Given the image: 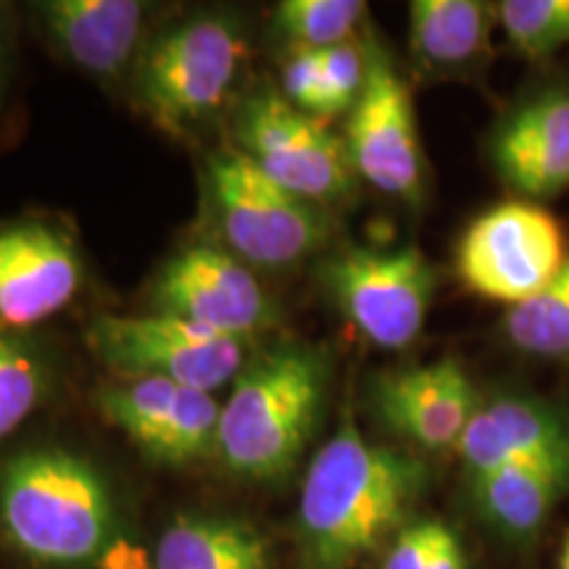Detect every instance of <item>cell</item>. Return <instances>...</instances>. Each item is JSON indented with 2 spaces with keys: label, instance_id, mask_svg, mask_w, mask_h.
<instances>
[{
  "label": "cell",
  "instance_id": "obj_1",
  "mask_svg": "<svg viewBox=\"0 0 569 569\" xmlns=\"http://www.w3.org/2000/svg\"><path fill=\"white\" fill-rule=\"evenodd\" d=\"M427 467L369 443L351 417L319 448L298 503L301 569H348L377 549L417 503Z\"/></svg>",
  "mask_w": 569,
  "mask_h": 569
},
{
  "label": "cell",
  "instance_id": "obj_2",
  "mask_svg": "<svg viewBox=\"0 0 569 569\" xmlns=\"http://www.w3.org/2000/svg\"><path fill=\"white\" fill-rule=\"evenodd\" d=\"M327 377V356L296 340L248 361L219 417L222 465L253 482L293 472L322 417Z\"/></svg>",
  "mask_w": 569,
  "mask_h": 569
},
{
  "label": "cell",
  "instance_id": "obj_3",
  "mask_svg": "<svg viewBox=\"0 0 569 569\" xmlns=\"http://www.w3.org/2000/svg\"><path fill=\"white\" fill-rule=\"evenodd\" d=\"M0 528L42 565H88L113 540L109 486L74 453L24 451L0 469Z\"/></svg>",
  "mask_w": 569,
  "mask_h": 569
},
{
  "label": "cell",
  "instance_id": "obj_4",
  "mask_svg": "<svg viewBox=\"0 0 569 569\" xmlns=\"http://www.w3.org/2000/svg\"><path fill=\"white\" fill-rule=\"evenodd\" d=\"M206 196L232 256L253 267H290L327 240L325 211L269 180L238 148L209 156Z\"/></svg>",
  "mask_w": 569,
  "mask_h": 569
},
{
  "label": "cell",
  "instance_id": "obj_5",
  "mask_svg": "<svg viewBox=\"0 0 569 569\" xmlns=\"http://www.w3.org/2000/svg\"><path fill=\"white\" fill-rule=\"evenodd\" d=\"M246 42L227 17H196L156 38L134 67V96L161 127L198 122L230 92Z\"/></svg>",
  "mask_w": 569,
  "mask_h": 569
},
{
  "label": "cell",
  "instance_id": "obj_6",
  "mask_svg": "<svg viewBox=\"0 0 569 569\" xmlns=\"http://www.w3.org/2000/svg\"><path fill=\"white\" fill-rule=\"evenodd\" d=\"M88 346L119 380L159 377L213 393L240 375L248 338L222 336L167 315H103L92 319Z\"/></svg>",
  "mask_w": 569,
  "mask_h": 569
},
{
  "label": "cell",
  "instance_id": "obj_7",
  "mask_svg": "<svg viewBox=\"0 0 569 569\" xmlns=\"http://www.w3.org/2000/svg\"><path fill=\"white\" fill-rule=\"evenodd\" d=\"M234 138L259 172L303 201H336L353 188L356 169L346 140L280 92L261 90L248 98L234 113Z\"/></svg>",
  "mask_w": 569,
  "mask_h": 569
},
{
  "label": "cell",
  "instance_id": "obj_8",
  "mask_svg": "<svg viewBox=\"0 0 569 569\" xmlns=\"http://www.w3.org/2000/svg\"><path fill=\"white\" fill-rule=\"evenodd\" d=\"M565 232L543 206L509 201L480 213L461 234L457 269L472 293L515 306L530 301L567 264Z\"/></svg>",
  "mask_w": 569,
  "mask_h": 569
},
{
  "label": "cell",
  "instance_id": "obj_9",
  "mask_svg": "<svg viewBox=\"0 0 569 569\" xmlns=\"http://www.w3.org/2000/svg\"><path fill=\"white\" fill-rule=\"evenodd\" d=\"M322 280L348 322L388 351L415 343L436 293L430 261L415 246L388 253L351 248L327 261Z\"/></svg>",
  "mask_w": 569,
  "mask_h": 569
},
{
  "label": "cell",
  "instance_id": "obj_10",
  "mask_svg": "<svg viewBox=\"0 0 569 569\" xmlns=\"http://www.w3.org/2000/svg\"><path fill=\"white\" fill-rule=\"evenodd\" d=\"M365 51L367 80L346 127L353 169L380 193L419 203L425 193V156L411 92L386 48L367 42Z\"/></svg>",
  "mask_w": 569,
  "mask_h": 569
},
{
  "label": "cell",
  "instance_id": "obj_11",
  "mask_svg": "<svg viewBox=\"0 0 569 569\" xmlns=\"http://www.w3.org/2000/svg\"><path fill=\"white\" fill-rule=\"evenodd\" d=\"M98 409L156 465L188 467L217 451L222 407L206 390L134 377L98 390Z\"/></svg>",
  "mask_w": 569,
  "mask_h": 569
},
{
  "label": "cell",
  "instance_id": "obj_12",
  "mask_svg": "<svg viewBox=\"0 0 569 569\" xmlns=\"http://www.w3.org/2000/svg\"><path fill=\"white\" fill-rule=\"evenodd\" d=\"M156 315L184 319L222 336L251 338L274 322L277 309L238 256L213 246L177 253L153 282Z\"/></svg>",
  "mask_w": 569,
  "mask_h": 569
},
{
  "label": "cell",
  "instance_id": "obj_13",
  "mask_svg": "<svg viewBox=\"0 0 569 569\" xmlns=\"http://www.w3.org/2000/svg\"><path fill=\"white\" fill-rule=\"evenodd\" d=\"M80 284V256L59 227L38 219L0 224V330L59 315Z\"/></svg>",
  "mask_w": 569,
  "mask_h": 569
},
{
  "label": "cell",
  "instance_id": "obj_14",
  "mask_svg": "<svg viewBox=\"0 0 569 569\" xmlns=\"http://www.w3.org/2000/svg\"><path fill=\"white\" fill-rule=\"evenodd\" d=\"M375 407L396 436L440 451L457 448L480 409L478 390L453 359L386 375L375 386Z\"/></svg>",
  "mask_w": 569,
  "mask_h": 569
},
{
  "label": "cell",
  "instance_id": "obj_15",
  "mask_svg": "<svg viewBox=\"0 0 569 569\" xmlns=\"http://www.w3.org/2000/svg\"><path fill=\"white\" fill-rule=\"evenodd\" d=\"M457 453L469 482L511 465L569 457V417L538 398H496L469 419Z\"/></svg>",
  "mask_w": 569,
  "mask_h": 569
},
{
  "label": "cell",
  "instance_id": "obj_16",
  "mask_svg": "<svg viewBox=\"0 0 569 569\" xmlns=\"http://www.w3.org/2000/svg\"><path fill=\"white\" fill-rule=\"evenodd\" d=\"M490 159L522 198H551L569 188V92H543L496 127Z\"/></svg>",
  "mask_w": 569,
  "mask_h": 569
},
{
  "label": "cell",
  "instance_id": "obj_17",
  "mask_svg": "<svg viewBox=\"0 0 569 569\" xmlns=\"http://www.w3.org/2000/svg\"><path fill=\"white\" fill-rule=\"evenodd\" d=\"M38 11L56 48L92 77H119L130 67L148 13L134 0H51Z\"/></svg>",
  "mask_w": 569,
  "mask_h": 569
},
{
  "label": "cell",
  "instance_id": "obj_18",
  "mask_svg": "<svg viewBox=\"0 0 569 569\" xmlns=\"http://www.w3.org/2000/svg\"><path fill=\"white\" fill-rule=\"evenodd\" d=\"M480 515L503 536L528 538L569 490V457L511 465L469 482Z\"/></svg>",
  "mask_w": 569,
  "mask_h": 569
},
{
  "label": "cell",
  "instance_id": "obj_19",
  "mask_svg": "<svg viewBox=\"0 0 569 569\" xmlns=\"http://www.w3.org/2000/svg\"><path fill=\"white\" fill-rule=\"evenodd\" d=\"M156 569H269V543L243 519L180 515L159 538Z\"/></svg>",
  "mask_w": 569,
  "mask_h": 569
},
{
  "label": "cell",
  "instance_id": "obj_20",
  "mask_svg": "<svg viewBox=\"0 0 569 569\" xmlns=\"http://www.w3.org/2000/svg\"><path fill=\"white\" fill-rule=\"evenodd\" d=\"M493 11L478 0H415L411 51L430 69H465L488 51Z\"/></svg>",
  "mask_w": 569,
  "mask_h": 569
},
{
  "label": "cell",
  "instance_id": "obj_21",
  "mask_svg": "<svg viewBox=\"0 0 569 569\" xmlns=\"http://www.w3.org/2000/svg\"><path fill=\"white\" fill-rule=\"evenodd\" d=\"M503 332L517 351L528 356H540V359L569 356V259L538 296L509 309Z\"/></svg>",
  "mask_w": 569,
  "mask_h": 569
},
{
  "label": "cell",
  "instance_id": "obj_22",
  "mask_svg": "<svg viewBox=\"0 0 569 569\" xmlns=\"http://www.w3.org/2000/svg\"><path fill=\"white\" fill-rule=\"evenodd\" d=\"M365 13L361 0H284L277 6L274 27L293 48L325 51L351 40Z\"/></svg>",
  "mask_w": 569,
  "mask_h": 569
},
{
  "label": "cell",
  "instance_id": "obj_23",
  "mask_svg": "<svg viewBox=\"0 0 569 569\" xmlns=\"http://www.w3.org/2000/svg\"><path fill=\"white\" fill-rule=\"evenodd\" d=\"M48 393V367L30 343L0 330V440L40 407Z\"/></svg>",
  "mask_w": 569,
  "mask_h": 569
},
{
  "label": "cell",
  "instance_id": "obj_24",
  "mask_svg": "<svg viewBox=\"0 0 569 569\" xmlns=\"http://www.w3.org/2000/svg\"><path fill=\"white\" fill-rule=\"evenodd\" d=\"M496 17L525 59L540 61L569 48V0H507Z\"/></svg>",
  "mask_w": 569,
  "mask_h": 569
},
{
  "label": "cell",
  "instance_id": "obj_25",
  "mask_svg": "<svg viewBox=\"0 0 569 569\" xmlns=\"http://www.w3.org/2000/svg\"><path fill=\"white\" fill-rule=\"evenodd\" d=\"M319 53H322L327 119H330L343 111H351L359 101L367 80V51L359 42L348 40L340 42V46L325 48Z\"/></svg>",
  "mask_w": 569,
  "mask_h": 569
},
{
  "label": "cell",
  "instance_id": "obj_26",
  "mask_svg": "<svg viewBox=\"0 0 569 569\" xmlns=\"http://www.w3.org/2000/svg\"><path fill=\"white\" fill-rule=\"evenodd\" d=\"M282 96L298 111L315 119H327V92L322 74V53L311 48H293L282 69Z\"/></svg>",
  "mask_w": 569,
  "mask_h": 569
},
{
  "label": "cell",
  "instance_id": "obj_27",
  "mask_svg": "<svg viewBox=\"0 0 569 569\" xmlns=\"http://www.w3.org/2000/svg\"><path fill=\"white\" fill-rule=\"evenodd\" d=\"M446 525L436 522H417L411 528L398 532L393 549L388 551L382 569H427L438 543L446 536Z\"/></svg>",
  "mask_w": 569,
  "mask_h": 569
},
{
  "label": "cell",
  "instance_id": "obj_28",
  "mask_svg": "<svg viewBox=\"0 0 569 569\" xmlns=\"http://www.w3.org/2000/svg\"><path fill=\"white\" fill-rule=\"evenodd\" d=\"M98 569H156V561L127 538H113L98 559Z\"/></svg>",
  "mask_w": 569,
  "mask_h": 569
},
{
  "label": "cell",
  "instance_id": "obj_29",
  "mask_svg": "<svg viewBox=\"0 0 569 569\" xmlns=\"http://www.w3.org/2000/svg\"><path fill=\"white\" fill-rule=\"evenodd\" d=\"M427 569H467L465 549H461L459 538L453 536L451 530H446V536L438 543V549H436V553H432Z\"/></svg>",
  "mask_w": 569,
  "mask_h": 569
},
{
  "label": "cell",
  "instance_id": "obj_30",
  "mask_svg": "<svg viewBox=\"0 0 569 569\" xmlns=\"http://www.w3.org/2000/svg\"><path fill=\"white\" fill-rule=\"evenodd\" d=\"M3 61H6V34H3V24H0V77H3Z\"/></svg>",
  "mask_w": 569,
  "mask_h": 569
},
{
  "label": "cell",
  "instance_id": "obj_31",
  "mask_svg": "<svg viewBox=\"0 0 569 569\" xmlns=\"http://www.w3.org/2000/svg\"><path fill=\"white\" fill-rule=\"evenodd\" d=\"M559 569H569V536L565 540V551H561V567Z\"/></svg>",
  "mask_w": 569,
  "mask_h": 569
}]
</instances>
